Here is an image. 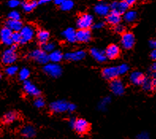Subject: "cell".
I'll list each match as a JSON object with an SVG mask.
<instances>
[{"label": "cell", "instance_id": "ba28073f", "mask_svg": "<svg viewBox=\"0 0 156 139\" xmlns=\"http://www.w3.org/2000/svg\"><path fill=\"white\" fill-rule=\"evenodd\" d=\"M101 75L104 79L112 81L113 79H117L120 75L117 67H109L105 68L101 71Z\"/></svg>", "mask_w": 156, "mask_h": 139}, {"label": "cell", "instance_id": "d6986e66", "mask_svg": "<svg viewBox=\"0 0 156 139\" xmlns=\"http://www.w3.org/2000/svg\"><path fill=\"white\" fill-rule=\"evenodd\" d=\"M106 22L112 26H115L121 23V14L116 11L110 10L109 14L106 16Z\"/></svg>", "mask_w": 156, "mask_h": 139}, {"label": "cell", "instance_id": "5b68a950", "mask_svg": "<svg viewBox=\"0 0 156 139\" xmlns=\"http://www.w3.org/2000/svg\"><path fill=\"white\" fill-rule=\"evenodd\" d=\"M30 57L37 63L44 64V65L47 64L49 61L48 54H47V53H45L42 49H35L34 51H32L30 54Z\"/></svg>", "mask_w": 156, "mask_h": 139}, {"label": "cell", "instance_id": "f35d334b", "mask_svg": "<svg viewBox=\"0 0 156 139\" xmlns=\"http://www.w3.org/2000/svg\"><path fill=\"white\" fill-rule=\"evenodd\" d=\"M151 75V77L156 78V62L152 64V65L151 66L150 68Z\"/></svg>", "mask_w": 156, "mask_h": 139}, {"label": "cell", "instance_id": "d590c367", "mask_svg": "<svg viewBox=\"0 0 156 139\" xmlns=\"http://www.w3.org/2000/svg\"><path fill=\"white\" fill-rule=\"evenodd\" d=\"M34 105L37 108H43L44 105H45V102H44V99H42V98L37 97L35 99V101H34Z\"/></svg>", "mask_w": 156, "mask_h": 139}, {"label": "cell", "instance_id": "8d00e7d4", "mask_svg": "<svg viewBox=\"0 0 156 139\" xmlns=\"http://www.w3.org/2000/svg\"><path fill=\"white\" fill-rule=\"evenodd\" d=\"M114 31L117 34H120L122 35L124 33H125V27L123 26L122 24H118L117 26H114Z\"/></svg>", "mask_w": 156, "mask_h": 139}, {"label": "cell", "instance_id": "7dc6e473", "mask_svg": "<svg viewBox=\"0 0 156 139\" xmlns=\"http://www.w3.org/2000/svg\"><path fill=\"white\" fill-rule=\"evenodd\" d=\"M62 0H55V1H54V3L55 4V5H57V6H59L60 5V3H61Z\"/></svg>", "mask_w": 156, "mask_h": 139}, {"label": "cell", "instance_id": "60d3db41", "mask_svg": "<svg viewBox=\"0 0 156 139\" xmlns=\"http://www.w3.org/2000/svg\"><path fill=\"white\" fill-rule=\"evenodd\" d=\"M149 45H150V47L152 49H156V40L152 39L149 42Z\"/></svg>", "mask_w": 156, "mask_h": 139}, {"label": "cell", "instance_id": "7bdbcfd3", "mask_svg": "<svg viewBox=\"0 0 156 139\" xmlns=\"http://www.w3.org/2000/svg\"><path fill=\"white\" fill-rule=\"evenodd\" d=\"M105 24L103 23V22H98V23H96V24H94L93 27L95 28V29H101L104 26Z\"/></svg>", "mask_w": 156, "mask_h": 139}, {"label": "cell", "instance_id": "7402d4cb", "mask_svg": "<svg viewBox=\"0 0 156 139\" xmlns=\"http://www.w3.org/2000/svg\"><path fill=\"white\" fill-rule=\"evenodd\" d=\"M50 38L49 33L47 30H39L37 33V39L38 42L41 45H44V44L48 42V40Z\"/></svg>", "mask_w": 156, "mask_h": 139}, {"label": "cell", "instance_id": "9c48e42d", "mask_svg": "<svg viewBox=\"0 0 156 139\" xmlns=\"http://www.w3.org/2000/svg\"><path fill=\"white\" fill-rule=\"evenodd\" d=\"M68 104L69 103L63 100H57L50 104V110L53 113H63L68 111Z\"/></svg>", "mask_w": 156, "mask_h": 139}, {"label": "cell", "instance_id": "ac0fdd59", "mask_svg": "<svg viewBox=\"0 0 156 139\" xmlns=\"http://www.w3.org/2000/svg\"><path fill=\"white\" fill-rule=\"evenodd\" d=\"M145 78L146 77L144 76V75L141 71H133L130 74V76H129L130 82L134 85H142L143 82L144 81Z\"/></svg>", "mask_w": 156, "mask_h": 139}, {"label": "cell", "instance_id": "277c9868", "mask_svg": "<svg viewBox=\"0 0 156 139\" xmlns=\"http://www.w3.org/2000/svg\"><path fill=\"white\" fill-rule=\"evenodd\" d=\"M43 70L47 75L53 78L59 77L62 74V68L57 64L48 63L44 66Z\"/></svg>", "mask_w": 156, "mask_h": 139}, {"label": "cell", "instance_id": "4316f807", "mask_svg": "<svg viewBox=\"0 0 156 139\" xmlns=\"http://www.w3.org/2000/svg\"><path fill=\"white\" fill-rule=\"evenodd\" d=\"M38 3L37 1H25L22 3V9L26 13H30V12L33 11L37 6Z\"/></svg>", "mask_w": 156, "mask_h": 139}, {"label": "cell", "instance_id": "2e32d148", "mask_svg": "<svg viewBox=\"0 0 156 139\" xmlns=\"http://www.w3.org/2000/svg\"><path fill=\"white\" fill-rule=\"evenodd\" d=\"M12 34L13 32L10 30H9L6 26L1 29L0 30V39L2 42L6 46H12L13 42H12Z\"/></svg>", "mask_w": 156, "mask_h": 139}, {"label": "cell", "instance_id": "4dcf8cb0", "mask_svg": "<svg viewBox=\"0 0 156 139\" xmlns=\"http://www.w3.org/2000/svg\"><path fill=\"white\" fill-rule=\"evenodd\" d=\"M30 75V70L28 69V68H22V69L19 71V73H18L19 79L20 80H22V81H26V80H27V79L29 78Z\"/></svg>", "mask_w": 156, "mask_h": 139}, {"label": "cell", "instance_id": "7a4b0ae2", "mask_svg": "<svg viewBox=\"0 0 156 139\" xmlns=\"http://www.w3.org/2000/svg\"><path fill=\"white\" fill-rule=\"evenodd\" d=\"M94 26L93 16L90 14H83L77 20V26L79 30H90Z\"/></svg>", "mask_w": 156, "mask_h": 139}, {"label": "cell", "instance_id": "8992f818", "mask_svg": "<svg viewBox=\"0 0 156 139\" xmlns=\"http://www.w3.org/2000/svg\"><path fill=\"white\" fill-rule=\"evenodd\" d=\"M136 42V38L133 33L131 32H125L121 35V46L125 49H133Z\"/></svg>", "mask_w": 156, "mask_h": 139}, {"label": "cell", "instance_id": "6da1fadb", "mask_svg": "<svg viewBox=\"0 0 156 139\" xmlns=\"http://www.w3.org/2000/svg\"><path fill=\"white\" fill-rule=\"evenodd\" d=\"M70 125L75 130V132L79 134H85L90 129V123L86 119H82V118L71 120Z\"/></svg>", "mask_w": 156, "mask_h": 139}, {"label": "cell", "instance_id": "30bf717a", "mask_svg": "<svg viewBox=\"0 0 156 139\" xmlns=\"http://www.w3.org/2000/svg\"><path fill=\"white\" fill-rule=\"evenodd\" d=\"M121 53V49L117 45L115 44H111L108 47L106 48V49L105 51V57L107 59L109 60H114L117 59L120 56Z\"/></svg>", "mask_w": 156, "mask_h": 139}, {"label": "cell", "instance_id": "d6a6232c", "mask_svg": "<svg viewBox=\"0 0 156 139\" xmlns=\"http://www.w3.org/2000/svg\"><path fill=\"white\" fill-rule=\"evenodd\" d=\"M18 67L15 65H9L5 70V72L7 75H10V76H13V75H16V73L18 72Z\"/></svg>", "mask_w": 156, "mask_h": 139}, {"label": "cell", "instance_id": "f1b7e54d", "mask_svg": "<svg viewBox=\"0 0 156 139\" xmlns=\"http://www.w3.org/2000/svg\"><path fill=\"white\" fill-rule=\"evenodd\" d=\"M141 86H142L143 89L146 91H153L156 88L153 84L151 78H145L144 81L143 82Z\"/></svg>", "mask_w": 156, "mask_h": 139}, {"label": "cell", "instance_id": "44dd1931", "mask_svg": "<svg viewBox=\"0 0 156 139\" xmlns=\"http://www.w3.org/2000/svg\"><path fill=\"white\" fill-rule=\"evenodd\" d=\"M36 133V129L31 125H26L21 130L22 135L26 138H32L35 137Z\"/></svg>", "mask_w": 156, "mask_h": 139}, {"label": "cell", "instance_id": "603a6c76", "mask_svg": "<svg viewBox=\"0 0 156 139\" xmlns=\"http://www.w3.org/2000/svg\"><path fill=\"white\" fill-rule=\"evenodd\" d=\"M90 54L97 61L100 62V63L105 62L107 59L106 57H105V52L101 51V50L97 49H92L90 50Z\"/></svg>", "mask_w": 156, "mask_h": 139}, {"label": "cell", "instance_id": "bcb514c9", "mask_svg": "<svg viewBox=\"0 0 156 139\" xmlns=\"http://www.w3.org/2000/svg\"><path fill=\"white\" fill-rule=\"evenodd\" d=\"M50 1L48 0H41V1H38L37 3L38 5H42V4H46V3H48Z\"/></svg>", "mask_w": 156, "mask_h": 139}, {"label": "cell", "instance_id": "484cf974", "mask_svg": "<svg viewBox=\"0 0 156 139\" xmlns=\"http://www.w3.org/2000/svg\"><path fill=\"white\" fill-rule=\"evenodd\" d=\"M18 118V114L16 111H9L8 113L4 115L2 118V122L4 123L9 124V123H14Z\"/></svg>", "mask_w": 156, "mask_h": 139}, {"label": "cell", "instance_id": "ffe728a7", "mask_svg": "<svg viewBox=\"0 0 156 139\" xmlns=\"http://www.w3.org/2000/svg\"><path fill=\"white\" fill-rule=\"evenodd\" d=\"M23 26V24L20 20L17 21V20L8 19L6 22V27L11 30L13 33L14 32H20Z\"/></svg>", "mask_w": 156, "mask_h": 139}, {"label": "cell", "instance_id": "52a82bcc", "mask_svg": "<svg viewBox=\"0 0 156 139\" xmlns=\"http://www.w3.org/2000/svg\"><path fill=\"white\" fill-rule=\"evenodd\" d=\"M18 59V55L16 53L15 50L12 49H8L3 52L2 56V61L4 64L6 65H12Z\"/></svg>", "mask_w": 156, "mask_h": 139}, {"label": "cell", "instance_id": "f546056e", "mask_svg": "<svg viewBox=\"0 0 156 139\" xmlns=\"http://www.w3.org/2000/svg\"><path fill=\"white\" fill-rule=\"evenodd\" d=\"M59 8L62 10L67 11V10H71L74 6V2L71 0H62L61 3L59 5Z\"/></svg>", "mask_w": 156, "mask_h": 139}, {"label": "cell", "instance_id": "7c38bea8", "mask_svg": "<svg viewBox=\"0 0 156 139\" xmlns=\"http://www.w3.org/2000/svg\"><path fill=\"white\" fill-rule=\"evenodd\" d=\"M23 89L27 95H31V96H36V97H38V96L41 95V91H40L37 87V86L33 84V83H32L30 81H29V80L24 81Z\"/></svg>", "mask_w": 156, "mask_h": 139}, {"label": "cell", "instance_id": "836d02e7", "mask_svg": "<svg viewBox=\"0 0 156 139\" xmlns=\"http://www.w3.org/2000/svg\"><path fill=\"white\" fill-rule=\"evenodd\" d=\"M12 42L14 45H17V44H21L22 42V37H21V34H20L19 32H14L12 34Z\"/></svg>", "mask_w": 156, "mask_h": 139}, {"label": "cell", "instance_id": "5bb4252c", "mask_svg": "<svg viewBox=\"0 0 156 139\" xmlns=\"http://www.w3.org/2000/svg\"><path fill=\"white\" fill-rule=\"evenodd\" d=\"M92 38L90 30H79L76 31V42L79 43H87Z\"/></svg>", "mask_w": 156, "mask_h": 139}, {"label": "cell", "instance_id": "74e56055", "mask_svg": "<svg viewBox=\"0 0 156 139\" xmlns=\"http://www.w3.org/2000/svg\"><path fill=\"white\" fill-rule=\"evenodd\" d=\"M117 68H118V71H119V73H120V75H122V74L126 73L127 71H129V66L127 65V64H123L118 66Z\"/></svg>", "mask_w": 156, "mask_h": 139}, {"label": "cell", "instance_id": "e0dca14e", "mask_svg": "<svg viewBox=\"0 0 156 139\" xmlns=\"http://www.w3.org/2000/svg\"><path fill=\"white\" fill-rule=\"evenodd\" d=\"M94 10L100 16H107L110 12V6L105 2H100L96 4L94 7Z\"/></svg>", "mask_w": 156, "mask_h": 139}, {"label": "cell", "instance_id": "9a60e30c", "mask_svg": "<svg viewBox=\"0 0 156 139\" xmlns=\"http://www.w3.org/2000/svg\"><path fill=\"white\" fill-rule=\"evenodd\" d=\"M110 10L113 11H116L120 14H125V12L129 10V5L127 4L126 1H121V2H113L111 3Z\"/></svg>", "mask_w": 156, "mask_h": 139}, {"label": "cell", "instance_id": "e575fe53", "mask_svg": "<svg viewBox=\"0 0 156 139\" xmlns=\"http://www.w3.org/2000/svg\"><path fill=\"white\" fill-rule=\"evenodd\" d=\"M8 18L10 20H17V21H18L21 18V15H20V14L18 11L14 10V11H11L10 13H9Z\"/></svg>", "mask_w": 156, "mask_h": 139}, {"label": "cell", "instance_id": "c3c4849f", "mask_svg": "<svg viewBox=\"0 0 156 139\" xmlns=\"http://www.w3.org/2000/svg\"><path fill=\"white\" fill-rule=\"evenodd\" d=\"M1 77H2V75H1V74H0V79H1Z\"/></svg>", "mask_w": 156, "mask_h": 139}, {"label": "cell", "instance_id": "3957f363", "mask_svg": "<svg viewBox=\"0 0 156 139\" xmlns=\"http://www.w3.org/2000/svg\"><path fill=\"white\" fill-rule=\"evenodd\" d=\"M19 33L22 37L21 44H26L30 42L34 38L35 35V29L31 25H27V26H23Z\"/></svg>", "mask_w": 156, "mask_h": 139}, {"label": "cell", "instance_id": "1f68e13d", "mask_svg": "<svg viewBox=\"0 0 156 139\" xmlns=\"http://www.w3.org/2000/svg\"><path fill=\"white\" fill-rule=\"evenodd\" d=\"M55 44L51 43V42H47V43L42 45V49H41L43 51H44L45 53H51L52 51L55 50Z\"/></svg>", "mask_w": 156, "mask_h": 139}, {"label": "cell", "instance_id": "4fadbf2b", "mask_svg": "<svg viewBox=\"0 0 156 139\" xmlns=\"http://www.w3.org/2000/svg\"><path fill=\"white\" fill-rule=\"evenodd\" d=\"M86 55H87V53H86L85 51L78 50V51L67 53L63 56V58L68 61H79V60H83V58H85Z\"/></svg>", "mask_w": 156, "mask_h": 139}, {"label": "cell", "instance_id": "ee69618b", "mask_svg": "<svg viewBox=\"0 0 156 139\" xmlns=\"http://www.w3.org/2000/svg\"><path fill=\"white\" fill-rule=\"evenodd\" d=\"M75 109H76V106L75 104H73V103H69L68 104V111H74Z\"/></svg>", "mask_w": 156, "mask_h": 139}, {"label": "cell", "instance_id": "ab89813d", "mask_svg": "<svg viewBox=\"0 0 156 139\" xmlns=\"http://www.w3.org/2000/svg\"><path fill=\"white\" fill-rule=\"evenodd\" d=\"M7 4H8V6H10V7L14 8V7H17V6L19 5L20 2L19 1H18V0H10V1H9V2H7Z\"/></svg>", "mask_w": 156, "mask_h": 139}, {"label": "cell", "instance_id": "681fc988", "mask_svg": "<svg viewBox=\"0 0 156 139\" xmlns=\"http://www.w3.org/2000/svg\"><path fill=\"white\" fill-rule=\"evenodd\" d=\"M138 139H140V138H138Z\"/></svg>", "mask_w": 156, "mask_h": 139}, {"label": "cell", "instance_id": "8fae6325", "mask_svg": "<svg viewBox=\"0 0 156 139\" xmlns=\"http://www.w3.org/2000/svg\"><path fill=\"white\" fill-rule=\"evenodd\" d=\"M110 89L113 94L121 95L125 92V85L120 79H115L110 81Z\"/></svg>", "mask_w": 156, "mask_h": 139}, {"label": "cell", "instance_id": "83f0119b", "mask_svg": "<svg viewBox=\"0 0 156 139\" xmlns=\"http://www.w3.org/2000/svg\"><path fill=\"white\" fill-rule=\"evenodd\" d=\"M124 19L128 23H133L137 19V13L135 10H129L124 14Z\"/></svg>", "mask_w": 156, "mask_h": 139}, {"label": "cell", "instance_id": "d4e9b609", "mask_svg": "<svg viewBox=\"0 0 156 139\" xmlns=\"http://www.w3.org/2000/svg\"><path fill=\"white\" fill-rule=\"evenodd\" d=\"M63 54L59 50H54L48 54V60L54 64H57L60 62L63 58Z\"/></svg>", "mask_w": 156, "mask_h": 139}, {"label": "cell", "instance_id": "f6af8a7d", "mask_svg": "<svg viewBox=\"0 0 156 139\" xmlns=\"http://www.w3.org/2000/svg\"><path fill=\"white\" fill-rule=\"evenodd\" d=\"M125 1H126L127 4L129 5V7H130V6H133V5L136 3V1H135V0H125Z\"/></svg>", "mask_w": 156, "mask_h": 139}, {"label": "cell", "instance_id": "cb8c5ba5", "mask_svg": "<svg viewBox=\"0 0 156 139\" xmlns=\"http://www.w3.org/2000/svg\"><path fill=\"white\" fill-rule=\"evenodd\" d=\"M63 37L66 38L67 42L74 43L76 42V31L73 28H67L63 33Z\"/></svg>", "mask_w": 156, "mask_h": 139}, {"label": "cell", "instance_id": "b9f144b4", "mask_svg": "<svg viewBox=\"0 0 156 139\" xmlns=\"http://www.w3.org/2000/svg\"><path fill=\"white\" fill-rule=\"evenodd\" d=\"M150 57L151 58V60L156 61V49H152V51L151 52Z\"/></svg>", "mask_w": 156, "mask_h": 139}]
</instances>
